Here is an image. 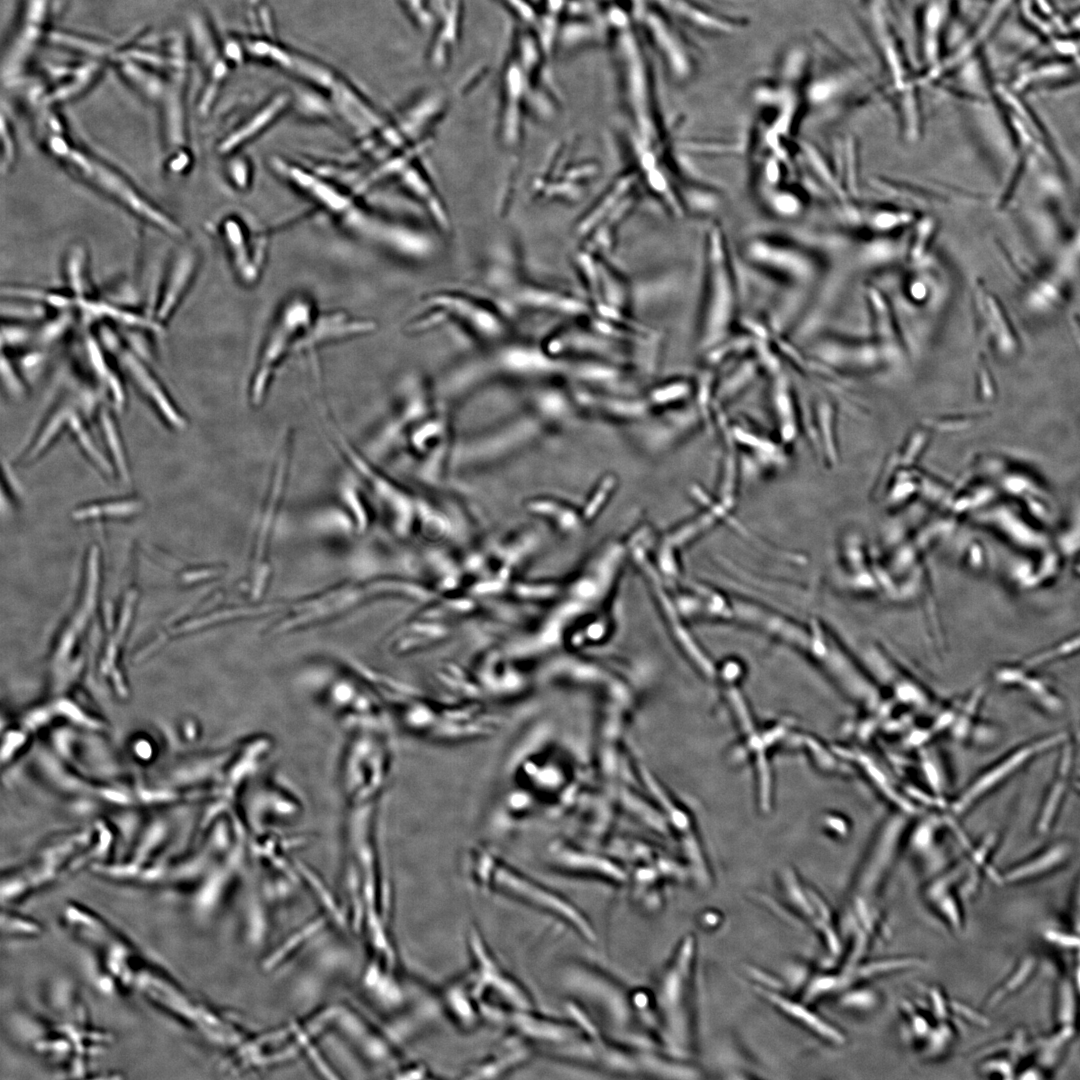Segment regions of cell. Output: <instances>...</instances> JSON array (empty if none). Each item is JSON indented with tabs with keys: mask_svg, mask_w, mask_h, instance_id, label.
I'll return each mask as SVG.
<instances>
[{
	"mask_svg": "<svg viewBox=\"0 0 1080 1080\" xmlns=\"http://www.w3.org/2000/svg\"><path fill=\"white\" fill-rule=\"evenodd\" d=\"M321 309L304 293L287 297L276 310L259 343L247 384V399L261 407L281 370L293 359L312 358L323 349Z\"/></svg>",
	"mask_w": 1080,
	"mask_h": 1080,
	"instance_id": "6da1fadb",
	"label": "cell"
},
{
	"mask_svg": "<svg viewBox=\"0 0 1080 1080\" xmlns=\"http://www.w3.org/2000/svg\"><path fill=\"white\" fill-rule=\"evenodd\" d=\"M271 166L291 186L352 233L397 251H419V243H415V240L422 239L412 234L409 229L400 228L373 214L352 192L341 188L337 183L281 157H273Z\"/></svg>",
	"mask_w": 1080,
	"mask_h": 1080,
	"instance_id": "7a4b0ae2",
	"label": "cell"
},
{
	"mask_svg": "<svg viewBox=\"0 0 1080 1080\" xmlns=\"http://www.w3.org/2000/svg\"><path fill=\"white\" fill-rule=\"evenodd\" d=\"M45 144L50 154L70 172L139 219L169 236H184V230L179 223L147 198L128 178L109 164L73 145L64 133L46 134Z\"/></svg>",
	"mask_w": 1080,
	"mask_h": 1080,
	"instance_id": "3957f363",
	"label": "cell"
},
{
	"mask_svg": "<svg viewBox=\"0 0 1080 1080\" xmlns=\"http://www.w3.org/2000/svg\"><path fill=\"white\" fill-rule=\"evenodd\" d=\"M475 883L560 921L588 942L596 941L593 926L582 911L563 895L495 858L478 852L473 862Z\"/></svg>",
	"mask_w": 1080,
	"mask_h": 1080,
	"instance_id": "277c9868",
	"label": "cell"
},
{
	"mask_svg": "<svg viewBox=\"0 0 1080 1080\" xmlns=\"http://www.w3.org/2000/svg\"><path fill=\"white\" fill-rule=\"evenodd\" d=\"M695 941L686 937L679 945L657 983L655 993L658 1033L676 1056L692 1049V999Z\"/></svg>",
	"mask_w": 1080,
	"mask_h": 1080,
	"instance_id": "5b68a950",
	"label": "cell"
},
{
	"mask_svg": "<svg viewBox=\"0 0 1080 1080\" xmlns=\"http://www.w3.org/2000/svg\"><path fill=\"white\" fill-rule=\"evenodd\" d=\"M348 732L339 763V787L345 807L378 804L392 765L386 730Z\"/></svg>",
	"mask_w": 1080,
	"mask_h": 1080,
	"instance_id": "8992f818",
	"label": "cell"
},
{
	"mask_svg": "<svg viewBox=\"0 0 1080 1080\" xmlns=\"http://www.w3.org/2000/svg\"><path fill=\"white\" fill-rule=\"evenodd\" d=\"M425 306L426 312H421L407 323L408 332H423L440 323L441 319L451 318L474 337L484 341L500 342L509 333L508 322L500 311L465 293H434L425 300Z\"/></svg>",
	"mask_w": 1080,
	"mask_h": 1080,
	"instance_id": "52a82bcc",
	"label": "cell"
},
{
	"mask_svg": "<svg viewBox=\"0 0 1080 1080\" xmlns=\"http://www.w3.org/2000/svg\"><path fill=\"white\" fill-rule=\"evenodd\" d=\"M323 705L348 731L385 729V707L366 678L351 664L326 681L319 691Z\"/></svg>",
	"mask_w": 1080,
	"mask_h": 1080,
	"instance_id": "ba28073f",
	"label": "cell"
},
{
	"mask_svg": "<svg viewBox=\"0 0 1080 1080\" xmlns=\"http://www.w3.org/2000/svg\"><path fill=\"white\" fill-rule=\"evenodd\" d=\"M555 423L534 406L526 414L488 434L454 446L451 456L459 465H477L500 459L535 442Z\"/></svg>",
	"mask_w": 1080,
	"mask_h": 1080,
	"instance_id": "9c48e42d",
	"label": "cell"
},
{
	"mask_svg": "<svg viewBox=\"0 0 1080 1080\" xmlns=\"http://www.w3.org/2000/svg\"><path fill=\"white\" fill-rule=\"evenodd\" d=\"M293 439L287 434L281 443L275 459L265 506L258 526L253 554L250 563L249 587L254 595H262L269 580V550L271 535H273L276 515L283 498L288 476L290 473Z\"/></svg>",
	"mask_w": 1080,
	"mask_h": 1080,
	"instance_id": "30bf717a",
	"label": "cell"
},
{
	"mask_svg": "<svg viewBox=\"0 0 1080 1080\" xmlns=\"http://www.w3.org/2000/svg\"><path fill=\"white\" fill-rule=\"evenodd\" d=\"M481 1014L507 1028L515 1038L546 1049L567 1044L582 1034L574 1021L539 1014L535 1008L521 1009L480 1001Z\"/></svg>",
	"mask_w": 1080,
	"mask_h": 1080,
	"instance_id": "8fae6325",
	"label": "cell"
},
{
	"mask_svg": "<svg viewBox=\"0 0 1080 1080\" xmlns=\"http://www.w3.org/2000/svg\"><path fill=\"white\" fill-rule=\"evenodd\" d=\"M467 938L472 958V971L468 975L473 992L479 1001L485 995L492 993L503 1001L504 1006L521 1009L535 1008L533 997L500 964L476 926L470 928Z\"/></svg>",
	"mask_w": 1080,
	"mask_h": 1080,
	"instance_id": "7c38bea8",
	"label": "cell"
},
{
	"mask_svg": "<svg viewBox=\"0 0 1080 1080\" xmlns=\"http://www.w3.org/2000/svg\"><path fill=\"white\" fill-rule=\"evenodd\" d=\"M220 233L237 280L245 287L261 279L266 261V236L239 216H227Z\"/></svg>",
	"mask_w": 1080,
	"mask_h": 1080,
	"instance_id": "4fadbf2b",
	"label": "cell"
},
{
	"mask_svg": "<svg viewBox=\"0 0 1080 1080\" xmlns=\"http://www.w3.org/2000/svg\"><path fill=\"white\" fill-rule=\"evenodd\" d=\"M1066 738L1065 732H1057L1017 747L971 781L954 801L953 810L960 814L966 812L1030 759L1064 742Z\"/></svg>",
	"mask_w": 1080,
	"mask_h": 1080,
	"instance_id": "5bb4252c",
	"label": "cell"
},
{
	"mask_svg": "<svg viewBox=\"0 0 1080 1080\" xmlns=\"http://www.w3.org/2000/svg\"><path fill=\"white\" fill-rule=\"evenodd\" d=\"M114 351L122 371L164 424L176 431L185 429V414L144 359L130 347L121 344Z\"/></svg>",
	"mask_w": 1080,
	"mask_h": 1080,
	"instance_id": "9a60e30c",
	"label": "cell"
},
{
	"mask_svg": "<svg viewBox=\"0 0 1080 1080\" xmlns=\"http://www.w3.org/2000/svg\"><path fill=\"white\" fill-rule=\"evenodd\" d=\"M198 266V253L191 246L180 248L172 256L152 312V318L161 326L170 321L180 306L195 279Z\"/></svg>",
	"mask_w": 1080,
	"mask_h": 1080,
	"instance_id": "2e32d148",
	"label": "cell"
},
{
	"mask_svg": "<svg viewBox=\"0 0 1080 1080\" xmlns=\"http://www.w3.org/2000/svg\"><path fill=\"white\" fill-rule=\"evenodd\" d=\"M53 2L54 0H25L23 2L22 12L7 54L6 64L9 75H15V71L34 51L45 23L50 17Z\"/></svg>",
	"mask_w": 1080,
	"mask_h": 1080,
	"instance_id": "e0dca14e",
	"label": "cell"
},
{
	"mask_svg": "<svg viewBox=\"0 0 1080 1080\" xmlns=\"http://www.w3.org/2000/svg\"><path fill=\"white\" fill-rule=\"evenodd\" d=\"M77 398L63 397L47 412L41 424L21 454V463L29 464L39 459L65 433L80 409Z\"/></svg>",
	"mask_w": 1080,
	"mask_h": 1080,
	"instance_id": "ac0fdd59",
	"label": "cell"
},
{
	"mask_svg": "<svg viewBox=\"0 0 1080 1080\" xmlns=\"http://www.w3.org/2000/svg\"><path fill=\"white\" fill-rule=\"evenodd\" d=\"M160 101L162 105L163 139L170 154L186 148L187 143L183 77L175 75L166 84Z\"/></svg>",
	"mask_w": 1080,
	"mask_h": 1080,
	"instance_id": "d6986e66",
	"label": "cell"
},
{
	"mask_svg": "<svg viewBox=\"0 0 1080 1080\" xmlns=\"http://www.w3.org/2000/svg\"><path fill=\"white\" fill-rule=\"evenodd\" d=\"M288 98L277 95L257 111L252 113L238 126L231 129L219 141L217 151L222 155H232L238 149L263 133L284 110Z\"/></svg>",
	"mask_w": 1080,
	"mask_h": 1080,
	"instance_id": "ffe728a7",
	"label": "cell"
},
{
	"mask_svg": "<svg viewBox=\"0 0 1080 1080\" xmlns=\"http://www.w3.org/2000/svg\"><path fill=\"white\" fill-rule=\"evenodd\" d=\"M1070 855L1069 844L1054 843L1030 858L1011 866L1005 871L1002 879L1008 884H1022L1037 880L1062 867Z\"/></svg>",
	"mask_w": 1080,
	"mask_h": 1080,
	"instance_id": "44dd1931",
	"label": "cell"
},
{
	"mask_svg": "<svg viewBox=\"0 0 1080 1080\" xmlns=\"http://www.w3.org/2000/svg\"><path fill=\"white\" fill-rule=\"evenodd\" d=\"M441 1002L449 1017L463 1030H471L480 1019V1001L467 974L449 982L441 991Z\"/></svg>",
	"mask_w": 1080,
	"mask_h": 1080,
	"instance_id": "7402d4cb",
	"label": "cell"
},
{
	"mask_svg": "<svg viewBox=\"0 0 1080 1080\" xmlns=\"http://www.w3.org/2000/svg\"><path fill=\"white\" fill-rule=\"evenodd\" d=\"M532 1047L527 1042L518 1039V1042L512 1043L503 1051L471 1066L463 1077L469 1079L502 1077L523 1064L530 1057Z\"/></svg>",
	"mask_w": 1080,
	"mask_h": 1080,
	"instance_id": "603a6c76",
	"label": "cell"
},
{
	"mask_svg": "<svg viewBox=\"0 0 1080 1080\" xmlns=\"http://www.w3.org/2000/svg\"><path fill=\"white\" fill-rule=\"evenodd\" d=\"M84 351L89 369L98 383L104 387L116 407H124L126 400L122 382L105 357L100 342L91 336L86 337Z\"/></svg>",
	"mask_w": 1080,
	"mask_h": 1080,
	"instance_id": "cb8c5ba5",
	"label": "cell"
},
{
	"mask_svg": "<svg viewBox=\"0 0 1080 1080\" xmlns=\"http://www.w3.org/2000/svg\"><path fill=\"white\" fill-rule=\"evenodd\" d=\"M762 994L773 1005L778 1007L783 1013L787 1014L796 1021L802 1023L809 1029L815 1031L818 1035L835 1044H842L844 1042V1036L836 1028L829 1025L825 1020L818 1017L817 1014L811 1012L802 1004L791 1001L790 999L775 994L771 991L760 989Z\"/></svg>",
	"mask_w": 1080,
	"mask_h": 1080,
	"instance_id": "d4e9b609",
	"label": "cell"
},
{
	"mask_svg": "<svg viewBox=\"0 0 1080 1080\" xmlns=\"http://www.w3.org/2000/svg\"><path fill=\"white\" fill-rule=\"evenodd\" d=\"M88 260V251L84 244L75 242L68 247L64 257L63 274L69 293L74 296H90Z\"/></svg>",
	"mask_w": 1080,
	"mask_h": 1080,
	"instance_id": "484cf974",
	"label": "cell"
},
{
	"mask_svg": "<svg viewBox=\"0 0 1080 1080\" xmlns=\"http://www.w3.org/2000/svg\"><path fill=\"white\" fill-rule=\"evenodd\" d=\"M91 419L95 420L104 445L109 451L114 465L121 472L123 477H127L126 456L121 441L120 429L111 411L105 405L99 404Z\"/></svg>",
	"mask_w": 1080,
	"mask_h": 1080,
	"instance_id": "4316f807",
	"label": "cell"
},
{
	"mask_svg": "<svg viewBox=\"0 0 1080 1080\" xmlns=\"http://www.w3.org/2000/svg\"><path fill=\"white\" fill-rule=\"evenodd\" d=\"M1038 958L1033 954L1024 955L1016 963L1009 975L1002 981L987 1000V1006H996L1007 997L1020 991L1033 978L1038 967Z\"/></svg>",
	"mask_w": 1080,
	"mask_h": 1080,
	"instance_id": "83f0119b",
	"label": "cell"
},
{
	"mask_svg": "<svg viewBox=\"0 0 1080 1080\" xmlns=\"http://www.w3.org/2000/svg\"><path fill=\"white\" fill-rule=\"evenodd\" d=\"M1079 991L1072 979L1063 978L1057 982L1054 998V1019L1057 1027H1073L1079 1020Z\"/></svg>",
	"mask_w": 1080,
	"mask_h": 1080,
	"instance_id": "f1b7e54d",
	"label": "cell"
},
{
	"mask_svg": "<svg viewBox=\"0 0 1080 1080\" xmlns=\"http://www.w3.org/2000/svg\"><path fill=\"white\" fill-rule=\"evenodd\" d=\"M2 383L7 393L13 397H22L27 391V382L19 367L3 352L1 363Z\"/></svg>",
	"mask_w": 1080,
	"mask_h": 1080,
	"instance_id": "f546056e",
	"label": "cell"
},
{
	"mask_svg": "<svg viewBox=\"0 0 1080 1080\" xmlns=\"http://www.w3.org/2000/svg\"><path fill=\"white\" fill-rule=\"evenodd\" d=\"M1 171L8 172L16 158L15 138L8 119L2 113L1 117Z\"/></svg>",
	"mask_w": 1080,
	"mask_h": 1080,
	"instance_id": "4dcf8cb0",
	"label": "cell"
},
{
	"mask_svg": "<svg viewBox=\"0 0 1080 1080\" xmlns=\"http://www.w3.org/2000/svg\"><path fill=\"white\" fill-rule=\"evenodd\" d=\"M31 338L30 329L18 321H7L6 325L2 326V345L7 348L23 346Z\"/></svg>",
	"mask_w": 1080,
	"mask_h": 1080,
	"instance_id": "1f68e13d",
	"label": "cell"
},
{
	"mask_svg": "<svg viewBox=\"0 0 1080 1080\" xmlns=\"http://www.w3.org/2000/svg\"><path fill=\"white\" fill-rule=\"evenodd\" d=\"M228 179L236 189L246 190L250 184V166L246 159L238 156L230 159L226 168Z\"/></svg>",
	"mask_w": 1080,
	"mask_h": 1080,
	"instance_id": "d6a6232c",
	"label": "cell"
},
{
	"mask_svg": "<svg viewBox=\"0 0 1080 1080\" xmlns=\"http://www.w3.org/2000/svg\"><path fill=\"white\" fill-rule=\"evenodd\" d=\"M918 960L912 958L905 959H893L887 961L873 962L863 966L859 969L858 974L862 977H868L874 974L884 973L887 971H893L897 969H903L905 967H911L919 965Z\"/></svg>",
	"mask_w": 1080,
	"mask_h": 1080,
	"instance_id": "836d02e7",
	"label": "cell"
},
{
	"mask_svg": "<svg viewBox=\"0 0 1080 1080\" xmlns=\"http://www.w3.org/2000/svg\"><path fill=\"white\" fill-rule=\"evenodd\" d=\"M1070 931L1080 934V877L1076 881L1069 903Z\"/></svg>",
	"mask_w": 1080,
	"mask_h": 1080,
	"instance_id": "e575fe53",
	"label": "cell"
},
{
	"mask_svg": "<svg viewBox=\"0 0 1080 1080\" xmlns=\"http://www.w3.org/2000/svg\"><path fill=\"white\" fill-rule=\"evenodd\" d=\"M191 164V155L189 151L184 148L169 154L167 159V169L174 173H183Z\"/></svg>",
	"mask_w": 1080,
	"mask_h": 1080,
	"instance_id": "d590c367",
	"label": "cell"
}]
</instances>
